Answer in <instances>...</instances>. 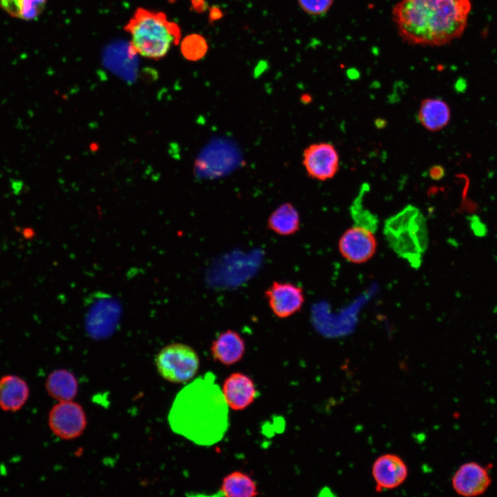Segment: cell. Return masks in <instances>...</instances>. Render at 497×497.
Masks as SVG:
<instances>
[{"label": "cell", "mask_w": 497, "mask_h": 497, "mask_svg": "<svg viewBox=\"0 0 497 497\" xmlns=\"http://www.w3.org/2000/svg\"><path fill=\"white\" fill-rule=\"evenodd\" d=\"M157 371L164 380L175 384L191 380L199 367L195 350L183 343H171L163 347L155 358Z\"/></svg>", "instance_id": "5"}, {"label": "cell", "mask_w": 497, "mask_h": 497, "mask_svg": "<svg viewBox=\"0 0 497 497\" xmlns=\"http://www.w3.org/2000/svg\"><path fill=\"white\" fill-rule=\"evenodd\" d=\"M215 380L208 372L186 384L168 413L171 430L198 445L220 442L228 427V407Z\"/></svg>", "instance_id": "1"}, {"label": "cell", "mask_w": 497, "mask_h": 497, "mask_svg": "<svg viewBox=\"0 0 497 497\" xmlns=\"http://www.w3.org/2000/svg\"><path fill=\"white\" fill-rule=\"evenodd\" d=\"M451 117L449 106L436 98L422 101L418 113L420 123L427 130L438 131L447 125Z\"/></svg>", "instance_id": "16"}, {"label": "cell", "mask_w": 497, "mask_h": 497, "mask_svg": "<svg viewBox=\"0 0 497 497\" xmlns=\"http://www.w3.org/2000/svg\"><path fill=\"white\" fill-rule=\"evenodd\" d=\"M245 351L246 344L244 338L238 332L232 329L220 333L211 346L213 358L226 366L240 362Z\"/></svg>", "instance_id": "13"}, {"label": "cell", "mask_w": 497, "mask_h": 497, "mask_svg": "<svg viewBox=\"0 0 497 497\" xmlns=\"http://www.w3.org/2000/svg\"><path fill=\"white\" fill-rule=\"evenodd\" d=\"M134 52L150 59L164 57L173 45L179 43V26L162 12L139 8L124 26Z\"/></svg>", "instance_id": "3"}, {"label": "cell", "mask_w": 497, "mask_h": 497, "mask_svg": "<svg viewBox=\"0 0 497 497\" xmlns=\"http://www.w3.org/2000/svg\"><path fill=\"white\" fill-rule=\"evenodd\" d=\"M48 425L58 438L70 440L79 437L87 426L83 407L72 400L59 402L50 409Z\"/></svg>", "instance_id": "6"}, {"label": "cell", "mask_w": 497, "mask_h": 497, "mask_svg": "<svg viewBox=\"0 0 497 497\" xmlns=\"http://www.w3.org/2000/svg\"><path fill=\"white\" fill-rule=\"evenodd\" d=\"M452 487L457 494L465 497L483 494L491 483L489 468L476 462L461 465L452 477Z\"/></svg>", "instance_id": "10"}, {"label": "cell", "mask_w": 497, "mask_h": 497, "mask_svg": "<svg viewBox=\"0 0 497 497\" xmlns=\"http://www.w3.org/2000/svg\"><path fill=\"white\" fill-rule=\"evenodd\" d=\"M470 9L469 0H400L392 16L404 41L438 46L462 35Z\"/></svg>", "instance_id": "2"}, {"label": "cell", "mask_w": 497, "mask_h": 497, "mask_svg": "<svg viewBox=\"0 0 497 497\" xmlns=\"http://www.w3.org/2000/svg\"><path fill=\"white\" fill-rule=\"evenodd\" d=\"M29 387L21 378L7 375L0 378V409L5 411L20 410L27 402Z\"/></svg>", "instance_id": "15"}, {"label": "cell", "mask_w": 497, "mask_h": 497, "mask_svg": "<svg viewBox=\"0 0 497 497\" xmlns=\"http://www.w3.org/2000/svg\"><path fill=\"white\" fill-rule=\"evenodd\" d=\"M45 388L48 395L58 402L70 401L78 393V382L70 371L57 369L47 377Z\"/></svg>", "instance_id": "17"}, {"label": "cell", "mask_w": 497, "mask_h": 497, "mask_svg": "<svg viewBox=\"0 0 497 497\" xmlns=\"http://www.w3.org/2000/svg\"><path fill=\"white\" fill-rule=\"evenodd\" d=\"M33 233H34V231L30 228H24V230L23 231V236L28 239L32 237L33 235Z\"/></svg>", "instance_id": "23"}, {"label": "cell", "mask_w": 497, "mask_h": 497, "mask_svg": "<svg viewBox=\"0 0 497 497\" xmlns=\"http://www.w3.org/2000/svg\"><path fill=\"white\" fill-rule=\"evenodd\" d=\"M267 227L281 236L294 235L300 228L299 212L291 203H283L269 216Z\"/></svg>", "instance_id": "18"}, {"label": "cell", "mask_w": 497, "mask_h": 497, "mask_svg": "<svg viewBox=\"0 0 497 497\" xmlns=\"http://www.w3.org/2000/svg\"><path fill=\"white\" fill-rule=\"evenodd\" d=\"M372 475L376 491L391 489L402 484L408 476V469L398 456L386 454L378 457L373 464Z\"/></svg>", "instance_id": "11"}, {"label": "cell", "mask_w": 497, "mask_h": 497, "mask_svg": "<svg viewBox=\"0 0 497 497\" xmlns=\"http://www.w3.org/2000/svg\"><path fill=\"white\" fill-rule=\"evenodd\" d=\"M46 3V0H0V6L11 17L31 21L41 14Z\"/></svg>", "instance_id": "20"}, {"label": "cell", "mask_w": 497, "mask_h": 497, "mask_svg": "<svg viewBox=\"0 0 497 497\" xmlns=\"http://www.w3.org/2000/svg\"><path fill=\"white\" fill-rule=\"evenodd\" d=\"M119 308L112 300L99 299L88 313V331L94 337H103L110 333L117 322Z\"/></svg>", "instance_id": "14"}, {"label": "cell", "mask_w": 497, "mask_h": 497, "mask_svg": "<svg viewBox=\"0 0 497 497\" xmlns=\"http://www.w3.org/2000/svg\"><path fill=\"white\" fill-rule=\"evenodd\" d=\"M444 175V170L440 166H433L429 170V175L434 179H440Z\"/></svg>", "instance_id": "22"}, {"label": "cell", "mask_w": 497, "mask_h": 497, "mask_svg": "<svg viewBox=\"0 0 497 497\" xmlns=\"http://www.w3.org/2000/svg\"><path fill=\"white\" fill-rule=\"evenodd\" d=\"M302 164L308 176L318 181H326L338 172L339 155L331 144L314 143L304 150Z\"/></svg>", "instance_id": "7"}, {"label": "cell", "mask_w": 497, "mask_h": 497, "mask_svg": "<svg viewBox=\"0 0 497 497\" xmlns=\"http://www.w3.org/2000/svg\"><path fill=\"white\" fill-rule=\"evenodd\" d=\"M264 295L272 313L280 319L295 314L304 303L302 289L289 282L274 281L265 291Z\"/></svg>", "instance_id": "9"}, {"label": "cell", "mask_w": 497, "mask_h": 497, "mask_svg": "<svg viewBox=\"0 0 497 497\" xmlns=\"http://www.w3.org/2000/svg\"><path fill=\"white\" fill-rule=\"evenodd\" d=\"M300 8L311 15L326 13L333 4V0H298Z\"/></svg>", "instance_id": "21"}, {"label": "cell", "mask_w": 497, "mask_h": 497, "mask_svg": "<svg viewBox=\"0 0 497 497\" xmlns=\"http://www.w3.org/2000/svg\"><path fill=\"white\" fill-rule=\"evenodd\" d=\"M219 491L226 497H253L259 495L255 481L246 473L234 471L224 477Z\"/></svg>", "instance_id": "19"}, {"label": "cell", "mask_w": 497, "mask_h": 497, "mask_svg": "<svg viewBox=\"0 0 497 497\" xmlns=\"http://www.w3.org/2000/svg\"><path fill=\"white\" fill-rule=\"evenodd\" d=\"M384 233L392 249L414 268L422 262L428 242L425 218L416 207L409 205L389 218Z\"/></svg>", "instance_id": "4"}, {"label": "cell", "mask_w": 497, "mask_h": 497, "mask_svg": "<svg viewBox=\"0 0 497 497\" xmlns=\"http://www.w3.org/2000/svg\"><path fill=\"white\" fill-rule=\"evenodd\" d=\"M221 389L228 408L234 411L244 410L250 406L257 393L253 380L241 372L230 374Z\"/></svg>", "instance_id": "12"}, {"label": "cell", "mask_w": 497, "mask_h": 497, "mask_svg": "<svg viewBox=\"0 0 497 497\" xmlns=\"http://www.w3.org/2000/svg\"><path fill=\"white\" fill-rule=\"evenodd\" d=\"M338 248L347 261L362 264L374 255L377 241L371 230L362 226H354L342 235L338 242Z\"/></svg>", "instance_id": "8"}]
</instances>
